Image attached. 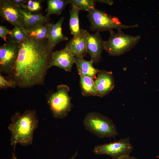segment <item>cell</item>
Instances as JSON below:
<instances>
[{"label": "cell", "mask_w": 159, "mask_h": 159, "mask_svg": "<svg viewBox=\"0 0 159 159\" xmlns=\"http://www.w3.org/2000/svg\"><path fill=\"white\" fill-rule=\"evenodd\" d=\"M93 63L91 60L88 61L83 58L75 57L74 63L76 64L78 72L94 80L96 78V75L100 70L94 67Z\"/></svg>", "instance_id": "2e32d148"}, {"label": "cell", "mask_w": 159, "mask_h": 159, "mask_svg": "<svg viewBox=\"0 0 159 159\" xmlns=\"http://www.w3.org/2000/svg\"><path fill=\"white\" fill-rule=\"evenodd\" d=\"M47 8L46 16H48L52 14L59 15L69 4V0H48L46 1Z\"/></svg>", "instance_id": "d6986e66"}, {"label": "cell", "mask_w": 159, "mask_h": 159, "mask_svg": "<svg viewBox=\"0 0 159 159\" xmlns=\"http://www.w3.org/2000/svg\"><path fill=\"white\" fill-rule=\"evenodd\" d=\"M78 73L82 95L85 97L92 96L100 97L93 79L80 73Z\"/></svg>", "instance_id": "e0dca14e"}, {"label": "cell", "mask_w": 159, "mask_h": 159, "mask_svg": "<svg viewBox=\"0 0 159 159\" xmlns=\"http://www.w3.org/2000/svg\"><path fill=\"white\" fill-rule=\"evenodd\" d=\"M85 32L87 53L90 56V60L94 63L97 62L104 49L103 41L99 32L92 34L85 30Z\"/></svg>", "instance_id": "8fae6325"}, {"label": "cell", "mask_w": 159, "mask_h": 159, "mask_svg": "<svg viewBox=\"0 0 159 159\" xmlns=\"http://www.w3.org/2000/svg\"><path fill=\"white\" fill-rule=\"evenodd\" d=\"M72 6L77 8L80 11L87 12L95 8L96 0H69Z\"/></svg>", "instance_id": "7402d4cb"}, {"label": "cell", "mask_w": 159, "mask_h": 159, "mask_svg": "<svg viewBox=\"0 0 159 159\" xmlns=\"http://www.w3.org/2000/svg\"><path fill=\"white\" fill-rule=\"evenodd\" d=\"M26 9L31 13L36 12L41 9L39 1L28 0L26 6Z\"/></svg>", "instance_id": "603a6c76"}, {"label": "cell", "mask_w": 159, "mask_h": 159, "mask_svg": "<svg viewBox=\"0 0 159 159\" xmlns=\"http://www.w3.org/2000/svg\"><path fill=\"white\" fill-rule=\"evenodd\" d=\"M75 59L71 52L66 47L59 51L53 52L49 68L56 66L66 71L71 72Z\"/></svg>", "instance_id": "30bf717a"}, {"label": "cell", "mask_w": 159, "mask_h": 159, "mask_svg": "<svg viewBox=\"0 0 159 159\" xmlns=\"http://www.w3.org/2000/svg\"><path fill=\"white\" fill-rule=\"evenodd\" d=\"M83 123L86 130L100 138L114 137L118 134L116 127L113 121L98 112L87 113Z\"/></svg>", "instance_id": "3957f363"}, {"label": "cell", "mask_w": 159, "mask_h": 159, "mask_svg": "<svg viewBox=\"0 0 159 159\" xmlns=\"http://www.w3.org/2000/svg\"><path fill=\"white\" fill-rule=\"evenodd\" d=\"M64 20V17H62L56 23H49L48 44L53 49L61 42L68 40V38L62 32V25Z\"/></svg>", "instance_id": "5bb4252c"}, {"label": "cell", "mask_w": 159, "mask_h": 159, "mask_svg": "<svg viewBox=\"0 0 159 159\" xmlns=\"http://www.w3.org/2000/svg\"><path fill=\"white\" fill-rule=\"evenodd\" d=\"M65 47L69 49L75 57L83 58L87 53L85 30L80 29L79 34L73 37Z\"/></svg>", "instance_id": "4fadbf2b"}, {"label": "cell", "mask_w": 159, "mask_h": 159, "mask_svg": "<svg viewBox=\"0 0 159 159\" xmlns=\"http://www.w3.org/2000/svg\"><path fill=\"white\" fill-rule=\"evenodd\" d=\"M112 74V72L104 70L98 74L94 82L100 97L106 95L113 89L115 84Z\"/></svg>", "instance_id": "7c38bea8"}, {"label": "cell", "mask_w": 159, "mask_h": 159, "mask_svg": "<svg viewBox=\"0 0 159 159\" xmlns=\"http://www.w3.org/2000/svg\"><path fill=\"white\" fill-rule=\"evenodd\" d=\"M49 23L36 26L29 30H25L27 36L38 40L48 39Z\"/></svg>", "instance_id": "ac0fdd59"}, {"label": "cell", "mask_w": 159, "mask_h": 159, "mask_svg": "<svg viewBox=\"0 0 159 159\" xmlns=\"http://www.w3.org/2000/svg\"><path fill=\"white\" fill-rule=\"evenodd\" d=\"M80 11L78 9L73 6L69 10V29L73 37L77 36L80 32L79 18Z\"/></svg>", "instance_id": "ffe728a7"}, {"label": "cell", "mask_w": 159, "mask_h": 159, "mask_svg": "<svg viewBox=\"0 0 159 159\" xmlns=\"http://www.w3.org/2000/svg\"><path fill=\"white\" fill-rule=\"evenodd\" d=\"M11 30L8 29L4 26H0V37L5 42L7 41V36L11 34Z\"/></svg>", "instance_id": "d4e9b609"}, {"label": "cell", "mask_w": 159, "mask_h": 159, "mask_svg": "<svg viewBox=\"0 0 159 159\" xmlns=\"http://www.w3.org/2000/svg\"><path fill=\"white\" fill-rule=\"evenodd\" d=\"M16 85L12 82L7 80L2 74L0 73V89H4L8 88H14Z\"/></svg>", "instance_id": "cb8c5ba5"}, {"label": "cell", "mask_w": 159, "mask_h": 159, "mask_svg": "<svg viewBox=\"0 0 159 159\" xmlns=\"http://www.w3.org/2000/svg\"><path fill=\"white\" fill-rule=\"evenodd\" d=\"M108 39L103 41V48L110 56L120 55L129 51L138 42L140 39L139 35L133 36L125 34L120 29L115 32L109 31Z\"/></svg>", "instance_id": "277c9868"}, {"label": "cell", "mask_w": 159, "mask_h": 159, "mask_svg": "<svg viewBox=\"0 0 159 159\" xmlns=\"http://www.w3.org/2000/svg\"><path fill=\"white\" fill-rule=\"evenodd\" d=\"M27 34L24 28L18 26H15L11 30V34H8L7 39L11 42L19 43L24 40L27 37Z\"/></svg>", "instance_id": "44dd1931"}, {"label": "cell", "mask_w": 159, "mask_h": 159, "mask_svg": "<svg viewBox=\"0 0 159 159\" xmlns=\"http://www.w3.org/2000/svg\"><path fill=\"white\" fill-rule=\"evenodd\" d=\"M16 6L21 8L26 9L25 4L27 3V0H11Z\"/></svg>", "instance_id": "484cf974"}, {"label": "cell", "mask_w": 159, "mask_h": 159, "mask_svg": "<svg viewBox=\"0 0 159 159\" xmlns=\"http://www.w3.org/2000/svg\"><path fill=\"white\" fill-rule=\"evenodd\" d=\"M77 155V152H76L75 154L71 158L68 159H75Z\"/></svg>", "instance_id": "f546056e"}, {"label": "cell", "mask_w": 159, "mask_h": 159, "mask_svg": "<svg viewBox=\"0 0 159 159\" xmlns=\"http://www.w3.org/2000/svg\"><path fill=\"white\" fill-rule=\"evenodd\" d=\"M96 1H97L99 2L104 3L105 4H107L111 6L113 3V2L112 0H96Z\"/></svg>", "instance_id": "4316f807"}, {"label": "cell", "mask_w": 159, "mask_h": 159, "mask_svg": "<svg viewBox=\"0 0 159 159\" xmlns=\"http://www.w3.org/2000/svg\"><path fill=\"white\" fill-rule=\"evenodd\" d=\"M0 14L4 20L14 26L24 28L23 15L19 7L11 0H0Z\"/></svg>", "instance_id": "9c48e42d"}, {"label": "cell", "mask_w": 159, "mask_h": 159, "mask_svg": "<svg viewBox=\"0 0 159 159\" xmlns=\"http://www.w3.org/2000/svg\"><path fill=\"white\" fill-rule=\"evenodd\" d=\"M18 7L23 16L24 27L25 30H29L36 26L49 23V16L34 14L26 9Z\"/></svg>", "instance_id": "9a60e30c"}, {"label": "cell", "mask_w": 159, "mask_h": 159, "mask_svg": "<svg viewBox=\"0 0 159 159\" xmlns=\"http://www.w3.org/2000/svg\"><path fill=\"white\" fill-rule=\"evenodd\" d=\"M121 159H138L135 157L132 156H130L129 155L126 157H125L123 158H122Z\"/></svg>", "instance_id": "f1b7e54d"}, {"label": "cell", "mask_w": 159, "mask_h": 159, "mask_svg": "<svg viewBox=\"0 0 159 159\" xmlns=\"http://www.w3.org/2000/svg\"><path fill=\"white\" fill-rule=\"evenodd\" d=\"M69 91L67 85H60L55 92H50L47 96V103L55 118H65L71 111L72 105L71 97L68 95Z\"/></svg>", "instance_id": "5b68a950"}, {"label": "cell", "mask_w": 159, "mask_h": 159, "mask_svg": "<svg viewBox=\"0 0 159 159\" xmlns=\"http://www.w3.org/2000/svg\"><path fill=\"white\" fill-rule=\"evenodd\" d=\"M87 16L90 23L91 30L102 32L113 30H117L138 26V25H128L122 24L118 18L112 16L106 12L96 9H92L88 11Z\"/></svg>", "instance_id": "8992f818"}, {"label": "cell", "mask_w": 159, "mask_h": 159, "mask_svg": "<svg viewBox=\"0 0 159 159\" xmlns=\"http://www.w3.org/2000/svg\"><path fill=\"white\" fill-rule=\"evenodd\" d=\"M53 50L48 39L38 40L27 36L19 43L13 70L5 78L22 88L44 85Z\"/></svg>", "instance_id": "6da1fadb"}, {"label": "cell", "mask_w": 159, "mask_h": 159, "mask_svg": "<svg viewBox=\"0 0 159 159\" xmlns=\"http://www.w3.org/2000/svg\"><path fill=\"white\" fill-rule=\"evenodd\" d=\"M15 147L16 146H14V151L12 153V156L11 159H18L15 155Z\"/></svg>", "instance_id": "83f0119b"}, {"label": "cell", "mask_w": 159, "mask_h": 159, "mask_svg": "<svg viewBox=\"0 0 159 159\" xmlns=\"http://www.w3.org/2000/svg\"><path fill=\"white\" fill-rule=\"evenodd\" d=\"M133 148L129 139L123 138L113 142L95 146L93 152L96 155H106L113 159H121L130 155Z\"/></svg>", "instance_id": "52a82bcc"}, {"label": "cell", "mask_w": 159, "mask_h": 159, "mask_svg": "<svg viewBox=\"0 0 159 159\" xmlns=\"http://www.w3.org/2000/svg\"><path fill=\"white\" fill-rule=\"evenodd\" d=\"M19 48V43L9 40L0 46V73L8 75L11 72L15 66Z\"/></svg>", "instance_id": "ba28073f"}, {"label": "cell", "mask_w": 159, "mask_h": 159, "mask_svg": "<svg viewBox=\"0 0 159 159\" xmlns=\"http://www.w3.org/2000/svg\"><path fill=\"white\" fill-rule=\"evenodd\" d=\"M8 127L11 133L10 145L27 146L32 144L34 132L37 128L39 120L34 110H27L23 113L16 112L11 118Z\"/></svg>", "instance_id": "7a4b0ae2"}]
</instances>
